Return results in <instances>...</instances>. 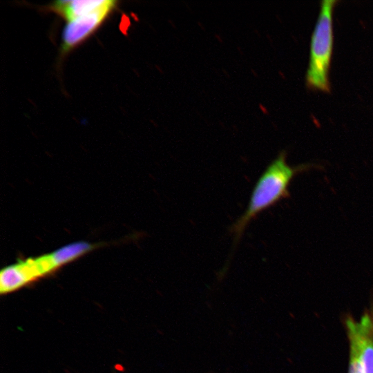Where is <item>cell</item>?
Wrapping results in <instances>:
<instances>
[{"instance_id": "1", "label": "cell", "mask_w": 373, "mask_h": 373, "mask_svg": "<svg viewBox=\"0 0 373 373\" xmlns=\"http://www.w3.org/2000/svg\"><path fill=\"white\" fill-rule=\"evenodd\" d=\"M286 156L285 151L280 152L257 180L247 209L231 227L234 244L239 241L247 226L260 213L289 196V186L294 177L309 168V165L305 164L291 166L286 162Z\"/></svg>"}, {"instance_id": "2", "label": "cell", "mask_w": 373, "mask_h": 373, "mask_svg": "<svg viewBox=\"0 0 373 373\" xmlns=\"http://www.w3.org/2000/svg\"><path fill=\"white\" fill-rule=\"evenodd\" d=\"M95 245L78 241L49 254L28 258L3 269L0 274V292L6 294L44 276L93 249Z\"/></svg>"}, {"instance_id": "3", "label": "cell", "mask_w": 373, "mask_h": 373, "mask_svg": "<svg viewBox=\"0 0 373 373\" xmlns=\"http://www.w3.org/2000/svg\"><path fill=\"white\" fill-rule=\"evenodd\" d=\"M338 2L324 0L321 3L311 37L309 66L305 75L306 86L310 90L331 92L329 74L334 46L333 13Z\"/></svg>"}, {"instance_id": "4", "label": "cell", "mask_w": 373, "mask_h": 373, "mask_svg": "<svg viewBox=\"0 0 373 373\" xmlns=\"http://www.w3.org/2000/svg\"><path fill=\"white\" fill-rule=\"evenodd\" d=\"M350 341V355L360 364L362 373H373V311H367L358 321H345Z\"/></svg>"}, {"instance_id": "5", "label": "cell", "mask_w": 373, "mask_h": 373, "mask_svg": "<svg viewBox=\"0 0 373 373\" xmlns=\"http://www.w3.org/2000/svg\"><path fill=\"white\" fill-rule=\"evenodd\" d=\"M110 5L90 14L68 21L63 30L61 51L66 53L93 34L117 6Z\"/></svg>"}, {"instance_id": "6", "label": "cell", "mask_w": 373, "mask_h": 373, "mask_svg": "<svg viewBox=\"0 0 373 373\" xmlns=\"http://www.w3.org/2000/svg\"><path fill=\"white\" fill-rule=\"evenodd\" d=\"M113 2V0L57 1L48 6V8L68 22L94 12Z\"/></svg>"}]
</instances>
